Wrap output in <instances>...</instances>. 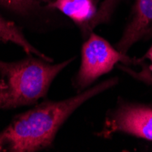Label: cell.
Masks as SVG:
<instances>
[{
    "label": "cell",
    "mask_w": 152,
    "mask_h": 152,
    "mask_svg": "<svg viewBox=\"0 0 152 152\" xmlns=\"http://www.w3.org/2000/svg\"><path fill=\"white\" fill-rule=\"evenodd\" d=\"M120 67L123 68L122 66H120ZM123 69H125L127 72H129V74L133 75L135 77L139 78V79H140V80H143L144 82H147V83H148V84L152 85V76H151V74H150V72L148 71V68L143 67L142 71H141L140 73H137V74L135 73V72H133V71H131V70H129V69H128V68H125V67H124Z\"/></svg>",
    "instance_id": "30bf717a"
},
{
    "label": "cell",
    "mask_w": 152,
    "mask_h": 152,
    "mask_svg": "<svg viewBox=\"0 0 152 152\" xmlns=\"http://www.w3.org/2000/svg\"><path fill=\"white\" fill-rule=\"evenodd\" d=\"M33 56L15 62L0 60V109L37 102L46 96L55 77L74 59L52 65Z\"/></svg>",
    "instance_id": "7a4b0ae2"
},
{
    "label": "cell",
    "mask_w": 152,
    "mask_h": 152,
    "mask_svg": "<svg viewBox=\"0 0 152 152\" xmlns=\"http://www.w3.org/2000/svg\"><path fill=\"white\" fill-rule=\"evenodd\" d=\"M139 64V60L129 58L103 37L91 33L82 47L81 65L76 77L75 85L78 90L84 89L100 76L111 71L116 64Z\"/></svg>",
    "instance_id": "3957f363"
},
{
    "label": "cell",
    "mask_w": 152,
    "mask_h": 152,
    "mask_svg": "<svg viewBox=\"0 0 152 152\" xmlns=\"http://www.w3.org/2000/svg\"><path fill=\"white\" fill-rule=\"evenodd\" d=\"M116 83L117 78L107 79L72 98L46 100L17 115L0 132V152H35L50 147L60 127L77 107Z\"/></svg>",
    "instance_id": "6da1fadb"
},
{
    "label": "cell",
    "mask_w": 152,
    "mask_h": 152,
    "mask_svg": "<svg viewBox=\"0 0 152 152\" xmlns=\"http://www.w3.org/2000/svg\"><path fill=\"white\" fill-rule=\"evenodd\" d=\"M152 33V0H136L130 18L123 31L116 48L127 55L129 49L137 42Z\"/></svg>",
    "instance_id": "5b68a950"
},
{
    "label": "cell",
    "mask_w": 152,
    "mask_h": 152,
    "mask_svg": "<svg viewBox=\"0 0 152 152\" xmlns=\"http://www.w3.org/2000/svg\"><path fill=\"white\" fill-rule=\"evenodd\" d=\"M120 0H103L99 8L96 11L95 17L84 27L81 28L83 33L88 34L99 25L107 23L110 20V18H111Z\"/></svg>",
    "instance_id": "ba28073f"
},
{
    "label": "cell",
    "mask_w": 152,
    "mask_h": 152,
    "mask_svg": "<svg viewBox=\"0 0 152 152\" xmlns=\"http://www.w3.org/2000/svg\"><path fill=\"white\" fill-rule=\"evenodd\" d=\"M53 0H0V6L11 11L26 15L42 6H48Z\"/></svg>",
    "instance_id": "9c48e42d"
},
{
    "label": "cell",
    "mask_w": 152,
    "mask_h": 152,
    "mask_svg": "<svg viewBox=\"0 0 152 152\" xmlns=\"http://www.w3.org/2000/svg\"><path fill=\"white\" fill-rule=\"evenodd\" d=\"M47 7L60 11L81 28L95 17L98 11L95 0H53Z\"/></svg>",
    "instance_id": "8992f818"
},
{
    "label": "cell",
    "mask_w": 152,
    "mask_h": 152,
    "mask_svg": "<svg viewBox=\"0 0 152 152\" xmlns=\"http://www.w3.org/2000/svg\"><path fill=\"white\" fill-rule=\"evenodd\" d=\"M0 42L14 43L21 47L26 54L36 55V56L49 62L53 61L52 58L47 57L43 53H41L27 41L22 30L15 23L5 19L1 16H0Z\"/></svg>",
    "instance_id": "52a82bcc"
},
{
    "label": "cell",
    "mask_w": 152,
    "mask_h": 152,
    "mask_svg": "<svg viewBox=\"0 0 152 152\" xmlns=\"http://www.w3.org/2000/svg\"><path fill=\"white\" fill-rule=\"evenodd\" d=\"M122 132L152 141V107L122 104L106 120L103 137Z\"/></svg>",
    "instance_id": "277c9868"
},
{
    "label": "cell",
    "mask_w": 152,
    "mask_h": 152,
    "mask_svg": "<svg viewBox=\"0 0 152 152\" xmlns=\"http://www.w3.org/2000/svg\"><path fill=\"white\" fill-rule=\"evenodd\" d=\"M145 58H148V59H149V60L152 62V47H151V48H149V50L146 53Z\"/></svg>",
    "instance_id": "8fae6325"
}]
</instances>
